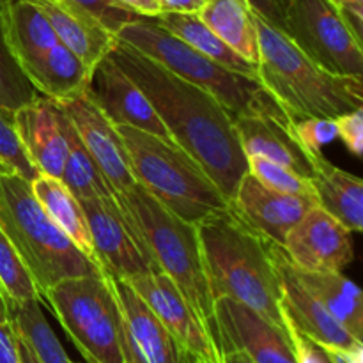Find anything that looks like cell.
<instances>
[{
  "label": "cell",
  "mask_w": 363,
  "mask_h": 363,
  "mask_svg": "<svg viewBox=\"0 0 363 363\" xmlns=\"http://www.w3.org/2000/svg\"><path fill=\"white\" fill-rule=\"evenodd\" d=\"M152 20L162 25L163 28H167L169 32H172L174 35L183 39L191 48L204 53L206 57L213 59L215 62L222 64L227 69L257 78V66L248 62L240 53L234 52L229 45H225L199 18L197 13H172V11H163V13H160Z\"/></svg>",
  "instance_id": "4316f807"
},
{
  "label": "cell",
  "mask_w": 363,
  "mask_h": 363,
  "mask_svg": "<svg viewBox=\"0 0 363 363\" xmlns=\"http://www.w3.org/2000/svg\"><path fill=\"white\" fill-rule=\"evenodd\" d=\"M312 195H291L266 188L252 174H245L230 199V208L243 222L282 247L289 230L315 208Z\"/></svg>",
  "instance_id": "ac0fdd59"
},
{
  "label": "cell",
  "mask_w": 363,
  "mask_h": 363,
  "mask_svg": "<svg viewBox=\"0 0 363 363\" xmlns=\"http://www.w3.org/2000/svg\"><path fill=\"white\" fill-rule=\"evenodd\" d=\"M138 296L155 312L184 353L202 363H222V351L216 340L197 318L176 284L158 269L126 280Z\"/></svg>",
  "instance_id": "8fae6325"
},
{
  "label": "cell",
  "mask_w": 363,
  "mask_h": 363,
  "mask_svg": "<svg viewBox=\"0 0 363 363\" xmlns=\"http://www.w3.org/2000/svg\"><path fill=\"white\" fill-rule=\"evenodd\" d=\"M294 266V264H293ZM303 286L321 301L326 311L354 337H363L362 291L342 272H301L294 266Z\"/></svg>",
  "instance_id": "484cf974"
},
{
  "label": "cell",
  "mask_w": 363,
  "mask_h": 363,
  "mask_svg": "<svg viewBox=\"0 0 363 363\" xmlns=\"http://www.w3.org/2000/svg\"><path fill=\"white\" fill-rule=\"evenodd\" d=\"M11 321V311H9V303H7V298L4 294L2 287H0V325L4 323Z\"/></svg>",
  "instance_id": "bcb514c9"
},
{
  "label": "cell",
  "mask_w": 363,
  "mask_h": 363,
  "mask_svg": "<svg viewBox=\"0 0 363 363\" xmlns=\"http://www.w3.org/2000/svg\"><path fill=\"white\" fill-rule=\"evenodd\" d=\"M222 363H254L250 360L247 353L240 350H233V351H225L222 353Z\"/></svg>",
  "instance_id": "ee69618b"
},
{
  "label": "cell",
  "mask_w": 363,
  "mask_h": 363,
  "mask_svg": "<svg viewBox=\"0 0 363 363\" xmlns=\"http://www.w3.org/2000/svg\"><path fill=\"white\" fill-rule=\"evenodd\" d=\"M32 2L48 18L59 43L77 53L91 71H94V67L112 52L116 35L84 7L69 0H32Z\"/></svg>",
  "instance_id": "44dd1931"
},
{
  "label": "cell",
  "mask_w": 363,
  "mask_h": 363,
  "mask_svg": "<svg viewBox=\"0 0 363 363\" xmlns=\"http://www.w3.org/2000/svg\"><path fill=\"white\" fill-rule=\"evenodd\" d=\"M60 108V106H59ZM62 112V110H60ZM62 130L67 142V156L62 169V183L71 190L78 201H87L94 197H116L106 184L105 177L99 172L98 165L89 155L87 147L82 142L71 121L62 112Z\"/></svg>",
  "instance_id": "f1b7e54d"
},
{
  "label": "cell",
  "mask_w": 363,
  "mask_h": 363,
  "mask_svg": "<svg viewBox=\"0 0 363 363\" xmlns=\"http://www.w3.org/2000/svg\"><path fill=\"white\" fill-rule=\"evenodd\" d=\"M117 2L123 4V6L126 7V9H130L131 13L144 18H156L162 13L160 0H117Z\"/></svg>",
  "instance_id": "b9f144b4"
},
{
  "label": "cell",
  "mask_w": 363,
  "mask_h": 363,
  "mask_svg": "<svg viewBox=\"0 0 363 363\" xmlns=\"http://www.w3.org/2000/svg\"><path fill=\"white\" fill-rule=\"evenodd\" d=\"M116 38L138 50L170 73L215 96L233 116H287L284 106L254 77L236 73L197 52L152 18L138 16L117 30Z\"/></svg>",
  "instance_id": "52a82bcc"
},
{
  "label": "cell",
  "mask_w": 363,
  "mask_h": 363,
  "mask_svg": "<svg viewBox=\"0 0 363 363\" xmlns=\"http://www.w3.org/2000/svg\"><path fill=\"white\" fill-rule=\"evenodd\" d=\"M117 202L133 220L138 240L155 269L176 284L209 335L218 344L215 298L206 275L197 225L184 222L169 211L138 183L121 194Z\"/></svg>",
  "instance_id": "277c9868"
},
{
  "label": "cell",
  "mask_w": 363,
  "mask_h": 363,
  "mask_svg": "<svg viewBox=\"0 0 363 363\" xmlns=\"http://www.w3.org/2000/svg\"><path fill=\"white\" fill-rule=\"evenodd\" d=\"M106 275L121 308L126 363H186L190 354L184 353L137 291L126 280Z\"/></svg>",
  "instance_id": "9a60e30c"
},
{
  "label": "cell",
  "mask_w": 363,
  "mask_h": 363,
  "mask_svg": "<svg viewBox=\"0 0 363 363\" xmlns=\"http://www.w3.org/2000/svg\"><path fill=\"white\" fill-rule=\"evenodd\" d=\"M11 323L18 337L28 344L41 363H74L53 333L41 311V301L30 300L11 305Z\"/></svg>",
  "instance_id": "f546056e"
},
{
  "label": "cell",
  "mask_w": 363,
  "mask_h": 363,
  "mask_svg": "<svg viewBox=\"0 0 363 363\" xmlns=\"http://www.w3.org/2000/svg\"><path fill=\"white\" fill-rule=\"evenodd\" d=\"M85 363H126L123 319L105 272L60 280L43 294Z\"/></svg>",
  "instance_id": "ba28073f"
},
{
  "label": "cell",
  "mask_w": 363,
  "mask_h": 363,
  "mask_svg": "<svg viewBox=\"0 0 363 363\" xmlns=\"http://www.w3.org/2000/svg\"><path fill=\"white\" fill-rule=\"evenodd\" d=\"M204 0H160V6L163 11H172V13H197L202 7Z\"/></svg>",
  "instance_id": "7bdbcfd3"
},
{
  "label": "cell",
  "mask_w": 363,
  "mask_h": 363,
  "mask_svg": "<svg viewBox=\"0 0 363 363\" xmlns=\"http://www.w3.org/2000/svg\"><path fill=\"white\" fill-rule=\"evenodd\" d=\"M14 126L25 152L38 172L62 176L67 142L62 130V112L48 98L38 96L14 110Z\"/></svg>",
  "instance_id": "d6986e66"
},
{
  "label": "cell",
  "mask_w": 363,
  "mask_h": 363,
  "mask_svg": "<svg viewBox=\"0 0 363 363\" xmlns=\"http://www.w3.org/2000/svg\"><path fill=\"white\" fill-rule=\"evenodd\" d=\"M23 73L38 94L60 103L84 94L92 71L77 53L57 43L41 59L23 67Z\"/></svg>",
  "instance_id": "cb8c5ba5"
},
{
  "label": "cell",
  "mask_w": 363,
  "mask_h": 363,
  "mask_svg": "<svg viewBox=\"0 0 363 363\" xmlns=\"http://www.w3.org/2000/svg\"><path fill=\"white\" fill-rule=\"evenodd\" d=\"M250 11L272 23L273 27L280 28L284 32L286 25V7L287 0H245Z\"/></svg>",
  "instance_id": "f35d334b"
},
{
  "label": "cell",
  "mask_w": 363,
  "mask_h": 363,
  "mask_svg": "<svg viewBox=\"0 0 363 363\" xmlns=\"http://www.w3.org/2000/svg\"><path fill=\"white\" fill-rule=\"evenodd\" d=\"M314 174L311 177L319 208L339 220L351 233L363 229V186L360 177L333 165L321 151H308Z\"/></svg>",
  "instance_id": "603a6c76"
},
{
  "label": "cell",
  "mask_w": 363,
  "mask_h": 363,
  "mask_svg": "<svg viewBox=\"0 0 363 363\" xmlns=\"http://www.w3.org/2000/svg\"><path fill=\"white\" fill-rule=\"evenodd\" d=\"M0 363H21L20 342L11 321L0 325Z\"/></svg>",
  "instance_id": "ab89813d"
},
{
  "label": "cell",
  "mask_w": 363,
  "mask_h": 363,
  "mask_svg": "<svg viewBox=\"0 0 363 363\" xmlns=\"http://www.w3.org/2000/svg\"><path fill=\"white\" fill-rule=\"evenodd\" d=\"M80 202L103 272L130 280L155 269L138 243L133 223L116 197H94Z\"/></svg>",
  "instance_id": "30bf717a"
},
{
  "label": "cell",
  "mask_w": 363,
  "mask_h": 363,
  "mask_svg": "<svg viewBox=\"0 0 363 363\" xmlns=\"http://www.w3.org/2000/svg\"><path fill=\"white\" fill-rule=\"evenodd\" d=\"M234 126L245 156H264L311 179L314 174L311 155L294 137L289 116L241 113L234 116Z\"/></svg>",
  "instance_id": "ffe728a7"
},
{
  "label": "cell",
  "mask_w": 363,
  "mask_h": 363,
  "mask_svg": "<svg viewBox=\"0 0 363 363\" xmlns=\"http://www.w3.org/2000/svg\"><path fill=\"white\" fill-rule=\"evenodd\" d=\"M199 18L248 62H259L254 14L245 0H204Z\"/></svg>",
  "instance_id": "83f0119b"
},
{
  "label": "cell",
  "mask_w": 363,
  "mask_h": 363,
  "mask_svg": "<svg viewBox=\"0 0 363 363\" xmlns=\"http://www.w3.org/2000/svg\"><path fill=\"white\" fill-rule=\"evenodd\" d=\"M342 7H353V9H363V0H333Z\"/></svg>",
  "instance_id": "7dc6e473"
},
{
  "label": "cell",
  "mask_w": 363,
  "mask_h": 363,
  "mask_svg": "<svg viewBox=\"0 0 363 363\" xmlns=\"http://www.w3.org/2000/svg\"><path fill=\"white\" fill-rule=\"evenodd\" d=\"M286 328L287 333L291 337V342L294 346V353H296L298 363H330L326 358L325 351L318 346L315 342H312L311 339H307L305 335H301L293 325L286 319Z\"/></svg>",
  "instance_id": "74e56055"
},
{
  "label": "cell",
  "mask_w": 363,
  "mask_h": 363,
  "mask_svg": "<svg viewBox=\"0 0 363 363\" xmlns=\"http://www.w3.org/2000/svg\"><path fill=\"white\" fill-rule=\"evenodd\" d=\"M273 259L282 286L284 318L307 339L319 347H340L351 350L360 346L362 340L354 339L328 311L325 305L303 286L293 262L280 245L273 243Z\"/></svg>",
  "instance_id": "e0dca14e"
},
{
  "label": "cell",
  "mask_w": 363,
  "mask_h": 363,
  "mask_svg": "<svg viewBox=\"0 0 363 363\" xmlns=\"http://www.w3.org/2000/svg\"><path fill=\"white\" fill-rule=\"evenodd\" d=\"M0 287L6 294L9 307L30 300L41 301L38 286H35L30 272L23 264L2 229H0Z\"/></svg>",
  "instance_id": "4dcf8cb0"
},
{
  "label": "cell",
  "mask_w": 363,
  "mask_h": 363,
  "mask_svg": "<svg viewBox=\"0 0 363 363\" xmlns=\"http://www.w3.org/2000/svg\"><path fill=\"white\" fill-rule=\"evenodd\" d=\"M69 2L77 4V6L84 7L85 11L92 14L96 20L101 25H105L113 35L117 34L123 25H126L128 21L137 20L138 14L131 13L130 9L119 4L117 0H69Z\"/></svg>",
  "instance_id": "d590c367"
},
{
  "label": "cell",
  "mask_w": 363,
  "mask_h": 363,
  "mask_svg": "<svg viewBox=\"0 0 363 363\" xmlns=\"http://www.w3.org/2000/svg\"><path fill=\"white\" fill-rule=\"evenodd\" d=\"M108 55L144 91L170 138L208 172L230 201L241 177L248 172L233 113L208 91L170 73L117 38Z\"/></svg>",
  "instance_id": "6da1fadb"
},
{
  "label": "cell",
  "mask_w": 363,
  "mask_h": 363,
  "mask_svg": "<svg viewBox=\"0 0 363 363\" xmlns=\"http://www.w3.org/2000/svg\"><path fill=\"white\" fill-rule=\"evenodd\" d=\"M186 363H202V362H199V360H195L194 357H188V362Z\"/></svg>",
  "instance_id": "c3c4849f"
},
{
  "label": "cell",
  "mask_w": 363,
  "mask_h": 363,
  "mask_svg": "<svg viewBox=\"0 0 363 363\" xmlns=\"http://www.w3.org/2000/svg\"><path fill=\"white\" fill-rule=\"evenodd\" d=\"M18 335V333H16ZM18 342H20V357H21V363H41L39 362V358L35 357L34 351L28 347V344L25 342V340H21L20 337H18Z\"/></svg>",
  "instance_id": "f6af8a7d"
},
{
  "label": "cell",
  "mask_w": 363,
  "mask_h": 363,
  "mask_svg": "<svg viewBox=\"0 0 363 363\" xmlns=\"http://www.w3.org/2000/svg\"><path fill=\"white\" fill-rule=\"evenodd\" d=\"M339 138L344 142L350 152L362 156L363 151V110H353L344 116L335 117Z\"/></svg>",
  "instance_id": "8d00e7d4"
},
{
  "label": "cell",
  "mask_w": 363,
  "mask_h": 363,
  "mask_svg": "<svg viewBox=\"0 0 363 363\" xmlns=\"http://www.w3.org/2000/svg\"><path fill=\"white\" fill-rule=\"evenodd\" d=\"M57 103V101H55ZM60 106L82 142L87 147L89 155L98 165L99 172L105 177L116 199L124 191L131 190L137 184V179L131 170L130 156L126 145L121 138L117 126L110 123L108 117L89 99V96L80 94L67 101L57 103Z\"/></svg>",
  "instance_id": "4fadbf2b"
},
{
  "label": "cell",
  "mask_w": 363,
  "mask_h": 363,
  "mask_svg": "<svg viewBox=\"0 0 363 363\" xmlns=\"http://www.w3.org/2000/svg\"><path fill=\"white\" fill-rule=\"evenodd\" d=\"M284 34L325 69L362 77V38L333 0H287Z\"/></svg>",
  "instance_id": "9c48e42d"
},
{
  "label": "cell",
  "mask_w": 363,
  "mask_h": 363,
  "mask_svg": "<svg viewBox=\"0 0 363 363\" xmlns=\"http://www.w3.org/2000/svg\"><path fill=\"white\" fill-rule=\"evenodd\" d=\"M0 172H13L32 181L38 169L21 145L14 126V112L0 106Z\"/></svg>",
  "instance_id": "836d02e7"
},
{
  "label": "cell",
  "mask_w": 363,
  "mask_h": 363,
  "mask_svg": "<svg viewBox=\"0 0 363 363\" xmlns=\"http://www.w3.org/2000/svg\"><path fill=\"white\" fill-rule=\"evenodd\" d=\"M282 248L301 272H342L354 259L353 233L319 206L289 230Z\"/></svg>",
  "instance_id": "5bb4252c"
},
{
  "label": "cell",
  "mask_w": 363,
  "mask_h": 363,
  "mask_svg": "<svg viewBox=\"0 0 363 363\" xmlns=\"http://www.w3.org/2000/svg\"><path fill=\"white\" fill-rule=\"evenodd\" d=\"M330 363H363V346H354L351 350L340 347H321Z\"/></svg>",
  "instance_id": "60d3db41"
},
{
  "label": "cell",
  "mask_w": 363,
  "mask_h": 363,
  "mask_svg": "<svg viewBox=\"0 0 363 363\" xmlns=\"http://www.w3.org/2000/svg\"><path fill=\"white\" fill-rule=\"evenodd\" d=\"M254 14L259 45L257 78L284 106L291 121L335 119L363 106V78L325 69L301 52L280 28Z\"/></svg>",
  "instance_id": "3957f363"
},
{
  "label": "cell",
  "mask_w": 363,
  "mask_h": 363,
  "mask_svg": "<svg viewBox=\"0 0 363 363\" xmlns=\"http://www.w3.org/2000/svg\"><path fill=\"white\" fill-rule=\"evenodd\" d=\"M216 339L222 353L240 350L254 363H298L287 330L230 298L215 300Z\"/></svg>",
  "instance_id": "7c38bea8"
},
{
  "label": "cell",
  "mask_w": 363,
  "mask_h": 363,
  "mask_svg": "<svg viewBox=\"0 0 363 363\" xmlns=\"http://www.w3.org/2000/svg\"><path fill=\"white\" fill-rule=\"evenodd\" d=\"M197 230L213 298L240 301L287 330L273 241L243 222L233 208L202 220Z\"/></svg>",
  "instance_id": "7a4b0ae2"
},
{
  "label": "cell",
  "mask_w": 363,
  "mask_h": 363,
  "mask_svg": "<svg viewBox=\"0 0 363 363\" xmlns=\"http://www.w3.org/2000/svg\"><path fill=\"white\" fill-rule=\"evenodd\" d=\"M85 94L116 126L137 128L156 137L170 138L169 130L144 91L113 62L110 55L94 67Z\"/></svg>",
  "instance_id": "2e32d148"
},
{
  "label": "cell",
  "mask_w": 363,
  "mask_h": 363,
  "mask_svg": "<svg viewBox=\"0 0 363 363\" xmlns=\"http://www.w3.org/2000/svg\"><path fill=\"white\" fill-rule=\"evenodd\" d=\"M35 98L38 92L7 48L0 27V106L14 112Z\"/></svg>",
  "instance_id": "1f68e13d"
},
{
  "label": "cell",
  "mask_w": 363,
  "mask_h": 363,
  "mask_svg": "<svg viewBox=\"0 0 363 363\" xmlns=\"http://www.w3.org/2000/svg\"><path fill=\"white\" fill-rule=\"evenodd\" d=\"M293 123L294 137L307 151H321L325 145L332 144L339 138L335 119L326 117H303V119L291 121Z\"/></svg>",
  "instance_id": "e575fe53"
},
{
  "label": "cell",
  "mask_w": 363,
  "mask_h": 363,
  "mask_svg": "<svg viewBox=\"0 0 363 363\" xmlns=\"http://www.w3.org/2000/svg\"><path fill=\"white\" fill-rule=\"evenodd\" d=\"M2 2H6V0H0V4H2Z\"/></svg>",
  "instance_id": "681fc988"
},
{
  "label": "cell",
  "mask_w": 363,
  "mask_h": 363,
  "mask_svg": "<svg viewBox=\"0 0 363 363\" xmlns=\"http://www.w3.org/2000/svg\"><path fill=\"white\" fill-rule=\"evenodd\" d=\"M0 27L7 48L21 69L41 59L59 43L48 18L32 0H6L0 4Z\"/></svg>",
  "instance_id": "7402d4cb"
},
{
  "label": "cell",
  "mask_w": 363,
  "mask_h": 363,
  "mask_svg": "<svg viewBox=\"0 0 363 363\" xmlns=\"http://www.w3.org/2000/svg\"><path fill=\"white\" fill-rule=\"evenodd\" d=\"M0 229L30 272L41 303L60 280L103 272L46 215L30 181L13 172H0Z\"/></svg>",
  "instance_id": "5b68a950"
},
{
  "label": "cell",
  "mask_w": 363,
  "mask_h": 363,
  "mask_svg": "<svg viewBox=\"0 0 363 363\" xmlns=\"http://www.w3.org/2000/svg\"><path fill=\"white\" fill-rule=\"evenodd\" d=\"M30 188L34 197L38 199L46 215L55 222V225L60 227L69 236V240L80 248L85 257H89L99 266L82 202L71 194V190L62 183V179L38 172L34 179L30 181Z\"/></svg>",
  "instance_id": "d4e9b609"
},
{
  "label": "cell",
  "mask_w": 363,
  "mask_h": 363,
  "mask_svg": "<svg viewBox=\"0 0 363 363\" xmlns=\"http://www.w3.org/2000/svg\"><path fill=\"white\" fill-rule=\"evenodd\" d=\"M247 165L248 174H252L259 183L264 184L269 190L291 195H312V197H315L311 179L301 177L300 174L293 172L287 167L279 165V163L272 162V160L264 158V156L248 155Z\"/></svg>",
  "instance_id": "d6a6232c"
},
{
  "label": "cell",
  "mask_w": 363,
  "mask_h": 363,
  "mask_svg": "<svg viewBox=\"0 0 363 363\" xmlns=\"http://www.w3.org/2000/svg\"><path fill=\"white\" fill-rule=\"evenodd\" d=\"M117 131L137 183L181 220L199 225L230 208L215 181L176 142L130 126Z\"/></svg>",
  "instance_id": "8992f818"
}]
</instances>
